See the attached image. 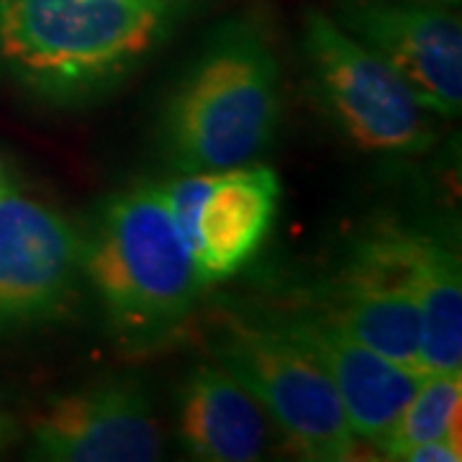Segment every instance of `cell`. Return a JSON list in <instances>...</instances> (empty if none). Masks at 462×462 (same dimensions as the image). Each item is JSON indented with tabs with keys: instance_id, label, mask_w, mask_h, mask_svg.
<instances>
[{
	"instance_id": "obj_7",
	"label": "cell",
	"mask_w": 462,
	"mask_h": 462,
	"mask_svg": "<svg viewBox=\"0 0 462 462\" xmlns=\"http://www.w3.org/2000/svg\"><path fill=\"white\" fill-rule=\"evenodd\" d=\"M83 281V234L42 200L0 188V327L60 319Z\"/></svg>"
},
{
	"instance_id": "obj_2",
	"label": "cell",
	"mask_w": 462,
	"mask_h": 462,
	"mask_svg": "<svg viewBox=\"0 0 462 462\" xmlns=\"http://www.w3.org/2000/svg\"><path fill=\"white\" fill-rule=\"evenodd\" d=\"M281 121V67L264 29L247 16L224 21L170 93L162 142L180 172L252 165Z\"/></svg>"
},
{
	"instance_id": "obj_10",
	"label": "cell",
	"mask_w": 462,
	"mask_h": 462,
	"mask_svg": "<svg viewBox=\"0 0 462 462\" xmlns=\"http://www.w3.org/2000/svg\"><path fill=\"white\" fill-rule=\"evenodd\" d=\"M32 449L51 462H152L162 455V437L144 385L108 378L39 409Z\"/></svg>"
},
{
	"instance_id": "obj_16",
	"label": "cell",
	"mask_w": 462,
	"mask_h": 462,
	"mask_svg": "<svg viewBox=\"0 0 462 462\" xmlns=\"http://www.w3.org/2000/svg\"><path fill=\"white\" fill-rule=\"evenodd\" d=\"M8 437H11V421L5 413H0V447L8 442Z\"/></svg>"
},
{
	"instance_id": "obj_9",
	"label": "cell",
	"mask_w": 462,
	"mask_h": 462,
	"mask_svg": "<svg viewBox=\"0 0 462 462\" xmlns=\"http://www.w3.org/2000/svg\"><path fill=\"white\" fill-rule=\"evenodd\" d=\"M413 252L416 231L385 229L365 239L321 316L388 360L424 373Z\"/></svg>"
},
{
	"instance_id": "obj_11",
	"label": "cell",
	"mask_w": 462,
	"mask_h": 462,
	"mask_svg": "<svg viewBox=\"0 0 462 462\" xmlns=\"http://www.w3.org/2000/svg\"><path fill=\"white\" fill-rule=\"evenodd\" d=\"M282 329L309 346L327 367L357 442L380 449L416 393L424 373L388 360L321 314L282 321Z\"/></svg>"
},
{
	"instance_id": "obj_15",
	"label": "cell",
	"mask_w": 462,
	"mask_h": 462,
	"mask_svg": "<svg viewBox=\"0 0 462 462\" xmlns=\"http://www.w3.org/2000/svg\"><path fill=\"white\" fill-rule=\"evenodd\" d=\"M398 460L406 462H460L462 460V431H449L430 442L406 449Z\"/></svg>"
},
{
	"instance_id": "obj_20",
	"label": "cell",
	"mask_w": 462,
	"mask_h": 462,
	"mask_svg": "<svg viewBox=\"0 0 462 462\" xmlns=\"http://www.w3.org/2000/svg\"><path fill=\"white\" fill-rule=\"evenodd\" d=\"M0 188H3V185H0Z\"/></svg>"
},
{
	"instance_id": "obj_17",
	"label": "cell",
	"mask_w": 462,
	"mask_h": 462,
	"mask_svg": "<svg viewBox=\"0 0 462 462\" xmlns=\"http://www.w3.org/2000/svg\"><path fill=\"white\" fill-rule=\"evenodd\" d=\"M152 3H162V5H170V8H175V11L185 14V11H188V5H190L193 0H152Z\"/></svg>"
},
{
	"instance_id": "obj_14",
	"label": "cell",
	"mask_w": 462,
	"mask_h": 462,
	"mask_svg": "<svg viewBox=\"0 0 462 462\" xmlns=\"http://www.w3.org/2000/svg\"><path fill=\"white\" fill-rule=\"evenodd\" d=\"M462 370L424 373L416 393L398 416L396 427L383 442L380 452L388 460H398L406 449L445 437L460 430Z\"/></svg>"
},
{
	"instance_id": "obj_3",
	"label": "cell",
	"mask_w": 462,
	"mask_h": 462,
	"mask_svg": "<svg viewBox=\"0 0 462 462\" xmlns=\"http://www.w3.org/2000/svg\"><path fill=\"white\" fill-rule=\"evenodd\" d=\"M178 16L152 0H0V54L39 96L85 100L132 75Z\"/></svg>"
},
{
	"instance_id": "obj_19",
	"label": "cell",
	"mask_w": 462,
	"mask_h": 462,
	"mask_svg": "<svg viewBox=\"0 0 462 462\" xmlns=\"http://www.w3.org/2000/svg\"><path fill=\"white\" fill-rule=\"evenodd\" d=\"M430 3H460V0H430Z\"/></svg>"
},
{
	"instance_id": "obj_1",
	"label": "cell",
	"mask_w": 462,
	"mask_h": 462,
	"mask_svg": "<svg viewBox=\"0 0 462 462\" xmlns=\"http://www.w3.org/2000/svg\"><path fill=\"white\" fill-rule=\"evenodd\" d=\"M83 278L126 349L147 352L190 321L208 282L170 214L162 182L142 180L100 206L83 234Z\"/></svg>"
},
{
	"instance_id": "obj_8",
	"label": "cell",
	"mask_w": 462,
	"mask_h": 462,
	"mask_svg": "<svg viewBox=\"0 0 462 462\" xmlns=\"http://www.w3.org/2000/svg\"><path fill=\"white\" fill-rule=\"evenodd\" d=\"M331 16L393 67L431 114H460V18L430 0H334Z\"/></svg>"
},
{
	"instance_id": "obj_18",
	"label": "cell",
	"mask_w": 462,
	"mask_h": 462,
	"mask_svg": "<svg viewBox=\"0 0 462 462\" xmlns=\"http://www.w3.org/2000/svg\"><path fill=\"white\" fill-rule=\"evenodd\" d=\"M0 185H8V170L3 165V160H0Z\"/></svg>"
},
{
	"instance_id": "obj_4",
	"label": "cell",
	"mask_w": 462,
	"mask_h": 462,
	"mask_svg": "<svg viewBox=\"0 0 462 462\" xmlns=\"http://www.w3.org/2000/svg\"><path fill=\"white\" fill-rule=\"evenodd\" d=\"M216 363L226 367L273 419L291 449L314 462L355 457L357 437L327 367L282 324L231 319L218 331Z\"/></svg>"
},
{
	"instance_id": "obj_13",
	"label": "cell",
	"mask_w": 462,
	"mask_h": 462,
	"mask_svg": "<svg viewBox=\"0 0 462 462\" xmlns=\"http://www.w3.org/2000/svg\"><path fill=\"white\" fill-rule=\"evenodd\" d=\"M413 288L421 319V370H462V270L457 252L416 234Z\"/></svg>"
},
{
	"instance_id": "obj_5",
	"label": "cell",
	"mask_w": 462,
	"mask_h": 462,
	"mask_svg": "<svg viewBox=\"0 0 462 462\" xmlns=\"http://www.w3.org/2000/svg\"><path fill=\"white\" fill-rule=\"evenodd\" d=\"M303 54L319 100L352 144L380 154H416L434 144L430 108L331 14H303Z\"/></svg>"
},
{
	"instance_id": "obj_6",
	"label": "cell",
	"mask_w": 462,
	"mask_h": 462,
	"mask_svg": "<svg viewBox=\"0 0 462 462\" xmlns=\"http://www.w3.org/2000/svg\"><path fill=\"white\" fill-rule=\"evenodd\" d=\"M170 214L208 285L239 273L263 247L281 200L273 167L239 165L182 172L162 182Z\"/></svg>"
},
{
	"instance_id": "obj_12",
	"label": "cell",
	"mask_w": 462,
	"mask_h": 462,
	"mask_svg": "<svg viewBox=\"0 0 462 462\" xmlns=\"http://www.w3.org/2000/svg\"><path fill=\"white\" fill-rule=\"evenodd\" d=\"M178 431L196 460L252 462L263 457L267 419L257 398L226 367L206 363L182 383Z\"/></svg>"
}]
</instances>
